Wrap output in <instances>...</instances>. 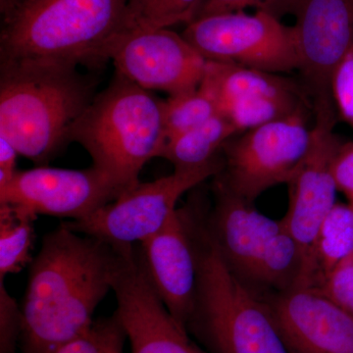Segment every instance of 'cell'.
Returning <instances> with one entry per match:
<instances>
[{
  "mask_svg": "<svg viewBox=\"0 0 353 353\" xmlns=\"http://www.w3.org/2000/svg\"><path fill=\"white\" fill-rule=\"evenodd\" d=\"M292 353H353V316L309 288L259 294Z\"/></svg>",
  "mask_w": 353,
  "mask_h": 353,
  "instance_id": "cell-15",
  "label": "cell"
},
{
  "mask_svg": "<svg viewBox=\"0 0 353 353\" xmlns=\"http://www.w3.org/2000/svg\"><path fill=\"white\" fill-rule=\"evenodd\" d=\"M108 175L90 167L83 170L38 166L17 170L0 188V202L14 204L39 215L85 219L122 192Z\"/></svg>",
  "mask_w": 353,
  "mask_h": 353,
  "instance_id": "cell-14",
  "label": "cell"
},
{
  "mask_svg": "<svg viewBox=\"0 0 353 353\" xmlns=\"http://www.w3.org/2000/svg\"><path fill=\"white\" fill-rule=\"evenodd\" d=\"M238 134L226 117L217 114L201 126L167 141L160 157L168 160L175 171L199 168L214 161L225 143Z\"/></svg>",
  "mask_w": 353,
  "mask_h": 353,
  "instance_id": "cell-18",
  "label": "cell"
},
{
  "mask_svg": "<svg viewBox=\"0 0 353 353\" xmlns=\"http://www.w3.org/2000/svg\"><path fill=\"white\" fill-rule=\"evenodd\" d=\"M212 205L205 214L209 236L234 275L252 288L255 271L269 241L284 227L260 213L253 202L228 192L212 182Z\"/></svg>",
  "mask_w": 353,
  "mask_h": 353,
  "instance_id": "cell-16",
  "label": "cell"
},
{
  "mask_svg": "<svg viewBox=\"0 0 353 353\" xmlns=\"http://www.w3.org/2000/svg\"><path fill=\"white\" fill-rule=\"evenodd\" d=\"M94 90L78 67L0 64V138L44 166L71 143Z\"/></svg>",
  "mask_w": 353,
  "mask_h": 353,
  "instance_id": "cell-3",
  "label": "cell"
},
{
  "mask_svg": "<svg viewBox=\"0 0 353 353\" xmlns=\"http://www.w3.org/2000/svg\"><path fill=\"white\" fill-rule=\"evenodd\" d=\"M205 214L202 209L197 219L199 285L188 332L208 353H292L268 304L221 257Z\"/></svg>",
  "mask_w": 353,
  "mask_h": 353,
  "instance_id": "cell-5",
  "label": "cell"
},
{
  "mask_svg": "<svg viewBox=\"0 0 353 353\" xmlns=\"http://www.w3.org/2000/svg\"><path fill=\"white\" fill-rule=\"evenodd\" d=\"M353 254V208L336 203L323 221L314 246L311 289H318L323 281L343 260Z\"/></svg>",
  "mask_w": 353,
  "mask_h": 353,
  "instance_id": "cell-19",
  "label": "cell"
},
{
  "mask_svg": "<svg viewBox=\"0 0 353 353\" xmlns=\"http://www.w3.org/2000/svg\"><path fill=\"white\" fill-rule=\"evenodd\" d=\"M119 252L63 224L46 234L30 266L21 308L23 353H55L87 333L112 290Z\"/></svg>",
  "mask_w": 353,
  "mask_h": 353,
  "instance_id": "cell-1",
  "label": "cell"
},
{
  "mask_svg": "<svg viewBox=\"0 0 353 353\" xmlns=\"http://www.w3.org/2000/svg\"><path fill=\"white\" fill-rule=\"evenodd\" d=\"M199 87L214 99L218 111L225 104L236 101L261 97H307L299 82L270 72L224 62L208 61Z\"/></svg>",
  "mask_w": 353,
  "mask_h": 353,
  "instance_id": "cell-17",
  "label": "cell"
},
{
  "mask_svg": "<svg viewBox=\"0 0 353 353\" xmlns=\"http://www.w3.org/2000/svg\"><path fill=\"white\" fill-rule=\"evenodd\" d=\"M24 0H0V11L2 17H6L9 14L12 13Z\"/></svg>",
  "mask_w": 353,
  "mask_h": 353,
  "instance_id": "cell-30",
  "label": "cell"
},
{
  "mask_svg": "<svg viewBox=\"0 0 353 353\" xmlns=\"http://www.w3.org/2000/svg\"><path fill=\"white\" fill-rule=\"evenodd\" d=\"M102 57L104 62H112L115 73L139 87L169 95L196 90L208 65L182 34L169 28H125L109 41Z\"/></svg>",
  "mask_w": 353,
  "mask_h": 353,
  "instance_id": "cell-10",
  "label": "cell"
},
{
  "mask_svg": "<svg viewBox=\"0 0 353 353\" xmlns=\"http://www.w3.org/2000/svg\"><path fill=\"white\" fill-rule=\"evenodd\" d=\"M37 217L27 209L0 202V280L32 263Z\"/></svg>",
  "mask_w": 353,
  "mask_h": 353,
  "instance_id": "cell-20",
  "label": "cell"
},
{
  "mask_svg": "<svg viewBox=\"0 0 353 353\" xmlns=\"http://www.w3.org/2000/svg\"><path fill=\"white\" fill-rule=\"evenodd\" d=\"M332 172L336 189L345 194L353 208V141L341 145L332 165Z\"/></svg>",
  "mask_w": 353,
  "mask_h": 353,
  "instance_id": "cell-28",
  "label": "cell"
},
{
  "mask_svg": "<svg viewBox=\"0 0 353 353\" xmlns=\"http://www.w3.org/2000/svg\"><path fill=\"white\" fill-rule=\"evenodd\" d=\"M182 36L208 61L275 74L297 71L299 67L294 27L264 11L199 18L187 25Z\"/></svg>",
  "mask_w": 353,
  "mask_h": 353,
  "instance_id": "cell-8",
  "label": "cell"
},
{
  "mask_svg": "<svg viewBox=\"0 0 353 353\" xmlns=\"http://www.w3.org/2000/svg\"><path fill=\"white\" fill-rule=\"evenodd\" d=\"M218 111L214 99L201 87L190 92L169 95L164 101V121L167 141L201 126Z\"/></svg>",
  "mask_w": 353,
  "mask_h": 353,
  "instance_id": "cell-21",
  "label": "cell"
},
{
  "mask_svg": "<svg viewBox=\"0 0 353 353\" xmlns=\"http://www.w3.org/2000/svg\"><path fill=\"white\" fill-rule=\"evenodd\" d=\"M127 334L117 313L94 320L87 333L55 353H124Z\"/></svg>",
  "mask_w": 353,
  "mask_h": 353,
  "instance_id": "cell-23",
  "label": "cell"
},
{
  "mask_svg": "<svg viewBox=\"0 0 353 353\" xmlns=\"http://www.w3.org/2000/svg\"><path fill=\"white\" fill-rule=\"evenodd\" d=\"M197 187L161 231L138 245L150 284L174 319L185 330L196 305L199 285L196 227L204 194Z\"/></svg>",
  "mask_w": 353,
  "mask_h": 353,
  "instance_id": "cell-11",
  "label": "cell"
},
{
  "mask_svg": "<svg viewBox=\"0 0 353 353\" xmlns=\"http://www.w3.org/2000/svg\"><path fill=\"white\" fill-rule=\"evenodd\" d=\"M294 3L296 0H202L196 19L217 14L239 12L250 7L270 13L280 19L282 16L292 13Z\"/></svg>",
  "mask_w": 353,
  "mask_h": 353,
  "instance_id": "cell-24",
  "label": "cell"
},
{
  "mask_svg": "<svg viewBox=\"0 0 353 353\" xmlns=\"http://www.w3.org/2000/svg\"><path fill=\"white\" fill-rule=\"evenodd\" d=\"M315 290L353 316V254L339 264Z\"/></svg>",
  "mask_w": 353,
  "mask_h": 353,
  "instance_id": "cell-26",
  "label": "cell"
},
{
  "mask_svg": "<svg viewBox=\"0 0 353 353\" xmlns=\"http://www.w3.org/2000/svg\"><path fill=\"white\" fill-rule=\"evenodd\" d=\"M21 309L0 283V353H14L19 345Z\"/></svg>",
  "mask_w": 353,
  "mask_h": 353,
  "instance_id": "cell-27",
  "label": "cell"
},
{
  "mask_svg": "<svg viewBox=\"0 0 353 353\" xmlns=\"http://www.w3.org/2000/svg\"><path fill=\"white\" fill-rule=\"evenodd\" d=\"M343 143L334 132V126L314 123L307 155L288 183L289 208L282 219L303 257L296 288L312 287L315 241L323 221L336 203L338 189L332 165Z\"/></svg>",
  "mask_w": 353,
  "mask_h": 353,
  "instance_id": "cell-13",
  "label": "cell"
},
{
  "mask_svg": "<svg viewBox=\"0 0 353 353\" xmlns=\"http://www.w3.org/2000/svg\"><path fill=\"white\" fill-rule=\"evenodd\" d=\"M201 3L202 0H128V27L188 25L196 19Z\"/></svg>",
  "mask_w": 353,
  "mask_h": 353,
  "instance_id": "cell-22",
  "label": "cell"
},
{
  "mask_svg": "<svg viewBox=\"0 0 353 353\" xmlns=\"http://www.w3.org/2000/svg\"><path fill=\"white\" fill-rule=\"evenodd\" d=\"M70 141L80 143L92 166L126 190L166 145L164 101L115 73L77 121Z\"/></svg>",
  "mask_w": 353,
  "mask_h": 353,
  "instance_id": "cell-4",
  "label": "cell"
},
{
  "mask_svg": "<svg viewBox=\"0 0 353 353\" xmlns=\"http://www.w3.org/2000/svg\"><path fill=\"white\" fill-rule=\"evenodd\" d=\"M128 25V0H24L2 21L0 64L99 67Z\"/></svg>",
  "mask_w": 353,
  "mask_h": 353,
  "instance_id": "cell-2",
  "label": "cell"
},
{
  "mask_svg": "<svg viewBox=\"0 0 353 353\" xmlns=\"http://www.w3.org/2000/svg\"><path fill=\"white\" fill-rule=\"evenodd\" d=\"M332 95L339 119L353 130V48L334 71Z\"/></svg>",
  "mask_w": 353,
  "mask_h": 353,
  "instance_id": "cell-25",
  "label": "cell"
},
{
  "mask_svg": "<svg viewBox=\"0 0 353 353\" xmlns=\"http://www.w3.org/2000/svg\"><path fill=\"white\" fill-rule=\"evenodd\" d=\"M19 152L7 139L0 138V188L12 180L17 169V157Z\"/></svg>",
  "mask_w": 353,
  "mask_h": 353,
  "instance_id": "cell-29",
  "label": "cell"
},
{
  "mask_svg": "<svg viewBox=\"0 0 353 353\" xmlns=\"http://www.w3.org/2000/svg\"><path fill=\"white\" fill-rule=\"evenodd\" d=\"M112 290L131 353H208L174 319L146 275L139 246H121Z\"/></svg>",
  "mask_w": 353,
  "mask_h": 353,
  "instance_id": "cell-12",
  "label": "cell"
},
{
  "mask_svg": "<svg viewBox=\"0 0 353 353\" xmlns=\"http://www.w3.org/2000/svg\"><path fill=\"white\" fill-rule=\"evenodd\" d=\"M221 165L219 155L205 166L174 170L171 175L152 182L137 183L85 219L62 224L113 248L139 245L161 231L175 214L181 196L213 178L220 171Z\"/></svg>",
  "mask_w": 353,
  "mask_h": 353,
  "instance_id": "cell-7",
  "label": "cell"
},
{
  "mask_svg": "<svg viewBox=\"0 0 353 353\" xmlns=\"http://www.w3.org/2000/svg\"><path fill=\"white\" fill-rule=\"evenodd\" d=\"M292 15L301 88L315 123L336 126L332 79L353 48V0H296Z\"/></svg>",
  "mask_w": 353,
  "mask_h": 353,
  "instance_id": "cell-9",
  "label": "cell"
},
{
  "mask_svg": "<svg viewBox=\"0 0 353 353\" xmlns=\"http://www.w3.org/2000/svg\"><path fill=\"white\" fill-rule=\"evenodd\" d=\"M311 111H301L236 134L221 150L220 171L213 182L253 202L264 192L289 183L312 141Z\"/></svg>",
  "mask_w": 353,
  "mask_h": 353,
  "instance_id": "cell-6",
  "label": "cell"
}]
</instances>
